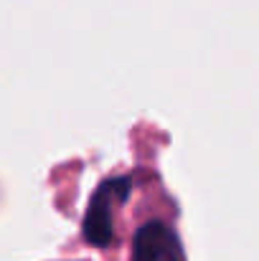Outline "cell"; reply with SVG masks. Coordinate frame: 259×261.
Wrapping results in <instances>:
<instances>
[{
	"label": "cell",
	"mask_w": 259,
	"mask_h": 261,
	"mask_svg": "<svg viewBox=\"0 0 259 261\" xmlns=\"http://www.w3.org/2000/svg\"><path fill=\"white\" fill-rule=\"evenodd\" d=\"M130 261H183V249L171 226L150 221L135 233Z\"/></svg>",
	"instance_id": "2"
},
{
	"label": "cell",
	"mask_w": 259,
	"mask_h": 261,
	"mask_svg": "<svg viewBox=\"0 0 259 261\" xmlns=\"http://www.w3.org/2000/svg\"><path fill=\"white\" fill-rule=\"evenodd\" d=\"M127 190H130L127 180H107L97 190L84 218V236L89 244L107 246L112 241V203L122 200Z\"/></svg>",
	"instance_id": "1"
}]
</instances>
